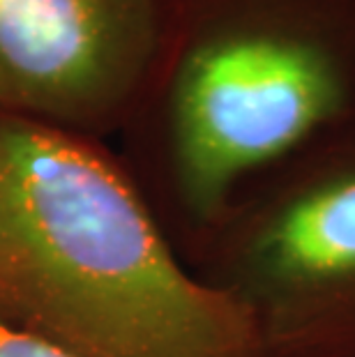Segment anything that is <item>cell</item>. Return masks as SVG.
<instances>
[{
    "label": "cell",
    "instance_id": "cell-1",
    "mask_svg": "<svg viewBox=\"0 0 355 357\" xmlns=\"http://www.w3.org/2000/svg\"><path fill=\"white\" fill-rule=\"evenodd\" d=\"M0 318L70 357H259L93 136L0 113Z\"/></svg>",
    "mask_w": 355,
    "mask_h": 357
},
{
    "label": "cell",
    "instance_id": "cell-2",
    "mask_svg": "<svg viewBox=\"0 0 355 357\" xmlns=\"http://www.w3.org/2000/svg\"><path fill=\"white\" fill-rule=\"evenodd\" d=\"M351 116L355 0H173L123 129L169 238L199 249L240 187Z\"/></svg>",
    "mask_w": 355,
    "mask_h": 357
},
{
    "label": "cell",
    "instance_id": "cell-3",
    "mask_svg": "<svg viewBox=\"0 0 355 357\" xmlns=\"http://www.w3.org/2000/svg\"><path fill=\"white\" fill-rule=\"evenodd\" d=\"M199 249L259 357H355V116L240 187Z\"/></svg>",
    "mask_w": 355,
    "mask_h": 357
},
{
    "label": "cell",
    "instance_id": "cell-4",
    "mask_svg": "<svg viewBox=\"0 0 355 357\" xmlns=\"http://www.w3.org/2000/svg\"><path fill=\"white\" fill-rule=\"evenodd\" d=\"M173 0H0V113L100 136L146 93Z\"/></svg>",
    "mask_w": 355,
    "mask_h": 357
},
{
    "label": "cell",
    "instance_id": "cell-5",
    "mask_svg": "<svg viewBox=\"0 0 355 357\" xmlns=\"http://www.w3.org/2000/svg\"><path fill=\"white\" fill-rule=\"evenodd\" d=\"M0 357H70L0 318Z\"/></svg>",
    "mask_w": 355,
    "mask_h": 357
}]
</instances>
